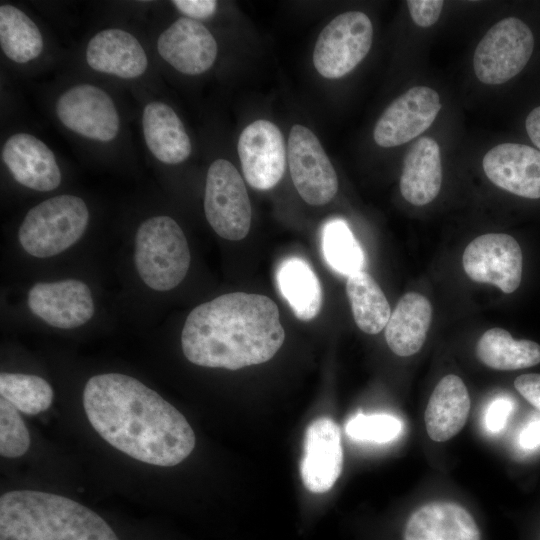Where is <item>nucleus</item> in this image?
Returning a JSON list of instances; mask_svg holds the SVG:
<instances>
[{
  "mask_svg": "<svg viewBox=\"0 0 540 540\" xmlns=\"http://www.w3.org/2000/svg\"><path fill=\"white\" fill-rule=\"evenodd\" d=\"M83 406L95 431L124 454L151 465L171 467L195 447L186 418L157 392L120 373L91 377Z\"/></svg>",
  "mask_w": 540,
  "mask_h": 540,
  "instance_id": "nucleus-1",
  "label": "nucleus"
},
{
  "mask_svg": "<svg viewBox=\"0 0 540 540\" xmlns=\"http://www.w3.org/2000/svg\"><path fill=\"white\" fill-rule=\"evenodd\" d=\"M322 251L326 263L347 277L362 271L365 265L364 252L342 219H332L324 225Z\"/></svg>",
  "mask_w": 540,
  "mask_h": 540,
  "instance_id": "nucleus-29",
  "label": "nucleus"
},
{
  "mask_svg": "<svg viewBox=\"0 0 540 540\" xmlns=\"http://www.w3.org/2000/svg\"><path fill=\"white\" fill-rule=\"evenodd\" d=\"M56 113L68 129L93 140L110 141L119 130L113 100L91 84H79L64 92L57 100Z\"/></svg>",
  "mask_w": 540,
  "mask_h": 540,
  "instance_id": "nucleus-12",
  "label": "nucleus"
},
{
  "mask_svg": "<svg viewBox=\"0 0 540 540\" xmlns=\"http://www.w3.org/2000/svg\"><path fill=\"white\" fill-rule=\"evenodd\" d=\"M534 48L530 28L509 17L496 23L481 39L473 57L476 77L484 84H502L528 63Z\"/></svg>",
  "mask_w": 540,
  "mask_h": 540,
  "instance_id": "nucleus-7",
  "label": "nucleus"
},
{
  "mask_svg": "<svg viewBox=\"0 0 540 540\" xmlns=\"http://www.w3.org/2000/svg\"><path fill=\"white\" fill-rule=\"evenodd\" d=\"M432 321L429 300L415 292L403 295L385 327V339L393 353L408 357L423 346Z\"/></svg>",
  "mask_w": 540,
  "mask_h": 540,
  "instance_id": "nucleus-24",
  "label": "nucleus"
},
{
  "mask_svg": "<svg viewBox=\"0 0 540 540\" xmlns=\"http://www.w3.org/2000/svg\"><path fill=\"white\" fill-rule=\"evenodd\" d=\"M518 445L525 451L540 448V418L531 419L521 428L518 435Z\"/></svg>",
  "mask_w": 540,
  "mask_h": 540,
  "instance_id": "nucleus-37",
  "label": "nucleus"
},
{
  "mask_svg": "<svg viewBox=\"0 0 540 540\" xmlns=\"http://www.w3.org/2000/svg\"><path fill=\"white\" fill-rule=\"evenodd\" d=\"M172 3L188 18L194 20L212 16L217 7L214 0H174Z\"/></svg>",
  "mask_w": 540,
  "mask_h": 540,
  "instance_id": "nucleus-35",
  "label": "nucleus"
},
{
  "mask_svg": "<svg viewBox=\"0 0 540 540\" xmlns=\"http://www.w3.org/2000/svg\"><path fill=\"white\" fill-rule=\"evenodd\" d=\"M346 292L353 317L360 330L377 334L386 327L390 305L377 282L365 271H358L347 278Z\"/></svg>",
  "mask_w": 540,
  "mask_h": 540,
  "instance_id": "nucleus-27",
  "label": "nucleus"
},
{
  "mask_svg": "<svg viewBox=\"0 0 540 540\" xmlns=\"http://www.w3.org/2000/svg\"><path fill=\"white\" fill-rule=\"evenodd\" d=\"M441 183L439 145L430 137H422L411 146L404 158L400 192L410 204L423 206L436 198Z\"/></svg>",
  "mask_w": 540,
  "mask_h": 540,
  "instance_id": "nucleus-22",
  "label": "nucleus"
},
{
  "mask_svg": "<svg viewBox=\"0 0 540 540\" xmlns=\"http://www.w3.org/2000/svg\"><path fill=\"white\" fill-rule=\"evenodd\" d=\"M2 160L21 185L42 192L56 189L61 172L51 149L28 133L12 135L2 149Z\"/></svg>",
  "mask_w": 540,
  "mask_h": 540,
  "instance_id": "nucleus-18",
  "label": "nucleus"
},
{
  "mask_svg": "<svg viewBox=\"0 0 540 540\" xmlns=\"http://www.w3.org/2000/svg\"><path fill=\"white\" fill-rule=\"evenodd\" d=\"M276 282L281 295L299 320L309 321L319 314L323 301L321 284L303 258L291 256L284 259L277 268Z\"/></svg>",
  "mask_w": 540,
  "mask_h": 540,
  "instance_id": "nucleus-25",
  "label": "nucleus"
},
{
  "mask_svg": "<svg viewBox=\"0 0 540 540\" xmlns=\"http://www.w3.org/2000/svg\"><path fill=\"white\" fill-rule=\"evenodd\" d=\"M0 45L10 60L26 63L41 54L43 38L37 25L24 12L10 4H2Z\"/></svg>",
  "mask_w": 540,
  "mask_h": 540,
  "instance_id": "nucleus-28",
  "label": "nucleus"
},
{
  "mask_svg": "<svg viewBox=\"0 0 540 540\" xmlns=\"http://www.w3.org/2000/svg\"><path fill=\"white\" fill-rule=\"evenodd\" d=\"M406 3L414 23L423 28L437 22L444 4L441 0H408Z\"/></svg>",
  "mask_w": 540,
  "mask_h": 540,
  "instance_id": "nucleus-33",
  "label": "nucleus"
},
{
  "mask_svg": "<svg viewBox=\"0 0 540 540\" xmlns=\"http://www.w3.org/2000/svg\"><path fill=\"white\" fill-rule=\"evenodd\" d=\"M345 431L356 441L388 443L401 434L402 422L386 413L368 415L359 413L349 419Z\"/></svg>",
  "mask_w": 540,
  "mask_h": 540,
  "instance_id": "nucleus-31",
  "label": "nucleus"
},
{
  "mask_svg": "<svg viewBox=\"0 0 540 540\" xmlns=\"http://www.w3.org/2000/svg\"><path fill=\"white\" fill-rule=\"evenodd\" d=\"M470 406L463 380L454 374L444 376L435 386L424 414L430 439L444 442L457 435L467 421Z\"/></svg>",
  "mask_w": 540,
  "mask_h": 540,
  "instance_id": "nucleus-21",
  "label": "nucleus"
},
{
  "mask_svg": "<svg viewBox=\"0 0 540 540\" xmlns=\"http://www.w3.org/2000/svg\"><path fill=\"white\" fill-rule=\"evenodd\" d=\"M373 39L369 17L360 11L336 16L321 31L313 52L320 75L338 79L350 73L368 54Z\"/></svg>",
  "mask_w": 540,
  "mask_h": 540,
  "instance_id": "nucleus-8",
  "label": "nucleus"
},
{
  "mask_svg": "<svg viewBox=\"0 0 540 540\" xmlns=\"http://www.w3.org/2000/svg\"><path fill=\"white\" fill-rule=\"evenodd\" d=\"M516 390L540 411V374H523L514 381Z\"/></svg>",
  "mask_w": 540,
  "mask_h": 540,
  "instance_id": "nucleus-36",
  "label": "nucleus"
},
{
  "mask_svg": "<svg viewBox=\"0 0 540 540\" xmlns=\"http://www.w3.org/2000/svg\"><path fill=\"white\" fill-rule=\"evenodd\" d=\"M287 161L293 184L306 203L324 205L334 198L338 190L337 174L320 141L307 127L292 126Z\"/></svg>",
  "mask_w": 540,
  "mask_h": 540,
  "instance_id": "nucleus-9",
  "label": "nucleus"
},
{
  "mask_svg": "<svg viewBox=\"0 0 540 540\" xmlns=\"http://www.w3.org/2000/svg\"><path fill=\"white\" fill-rule=\"evenodd\" d=\"M284 340L275 302L245 292L226 293L198 305L181 333L182 351L191 363L229 370L270 360Z\"/></svg>",
  "mask_w": 540,
  "mask_h": 540,
  "instance_id": "nucleus-2",
  "label": "nucleus"
},
{
  "mask_svg": "<svg viewBox=\"0 0 540 540\" xmlns=\"http://www.w3.org/2000/svg\"><path fill=\"white\" fill-rule=\"evenodd\" d=\"M157 50L179 72L197 75L212 67L218 48L214 36L201 22L181 17L161 33Z\"/></svg>",
  "mask_w": 540,
  "mask_h": 540,
  "instance_id": "nucleus-16",
  "label": "nucleus"
},
{
  "mask_svg": "<svg viewBox=\"0 0 540 540\" xmlns=\"http://www.w3.org/2000/svg\"><path fill=\"white\" fill-rule=\"evenodd\" d=\"M30 446L28 429L18 410L0 398V454L6 458L24 455Z\"/></svg>",
  "mask_w": 540,
  "mask_h": 540,
  "instance_id": "nucleus-32",
  "label": "nucleus"
},
{
  "mask_svg": "<svg viewBox=\"0 0 540 540\" xmlns=\"http://www.w3.org/2000/svg\"><path fill=\"white\" fill-rule=\"evenodd\" d=\"M0 394L18 411L28 415L46 411L54 397L51 385L42 377L7 372L0 375Z\"/></svg>",
  "mask_w": 540,
  "mask_h": 540,
  "instance_id": "nucleus-30",
  "label": "nucleus"
},
{
  "mask_svg": "<svg viewBox=\"0 0 540 540\" xmlns=\"http://www.w3.org/2000/svg\"><path fill=\"white\" fill-rule=\"evenodd\" d=\"M488 179L517 196L540 198V151L524 144L502 143L482 161Z\"/></svg>",
  "mask_w": 540,
  "mask_h": 540,
  "instance_id": "nucleus-17",
  "label": "nucleus"
},
{
  "mask_svg": "<svg viewBox=\"0 0 540 540\" xmlns=\"http://www.w3.org/2000/svg\"><path fill=\"white\" fill-rule=\"evenodd\" d=\"M478 359L495 370H517L540 363V345L531 340H516L502 328H491L480 337Z\"/></svg>",
  "mask_w": 540,
  "mask_h": 540,
  "instance_id": "nucleus-26",
  "label": "nucleus"
},
{
  "mask_svg": "<svg viewBox=\"0 0 540 540\" xmlns=\"http://www.w3.org/2000/svg\"><path fill=\"white\" fill-rule=\"evenodd\" d=\"M522 251L510 235L489 233L476 237L464 250L462 264L467 276L480 283L514 292L522 276Z\"/></svg>",
  "mask_w": 540,
  "mask_h": 540,
  "instance_id": "nucleus-10",
  "label": "nucleus"
},
{
  "mask_svg": "<svg viewBox=\"0 0 540 540\" xmlns=\"http://www.w3.org/2000/svg\"><path fill=\"white\" fill-rule=\"evenodd\" d=\"M513 403L508 398H497L487 407L484 417V423L487 431L490 433L501 432L512 412Z\"/></svg>",
  "mask_w": 540,
  "mask_h": 540,
  "instance_id": "nucleus-34",
  "label": "nucleus"
},
{
  "mask_svg": "<svg viewBox=\"0 0 540 540\" xmlns=\"http://www.w3.org/2000/svg\"><path fill=\"white\" fill-rule=\"evenodd\" d=\"M204 211L212 229L224 239L241 240L250 230L252 209L244 180L225 159L215 160L208 169Z\"/></svg>",
  "mask_w": 540,
  "mask_h": 540,
  "instance_id": "nucleus-6",
  "label": "nucleus"
},
{
  "mask_svg": "<svg viewBox=\"0 0 540 540\" xmlns=\"http://www.w3.org/2000/svg\"><path fill=\"white\" fill-rule=\"evenodd\" d=\"M343 467V449L339 426L321 417L307 427L300 475L305 488L312 493L329 491Z\"/></svg>",
  "mask_w": 540,
  "mask_h": 540,
  "instance_id": "nucleus-15",
  "label": "nucleus"
},
{
  "mask_svg": "<svg viewBox=\"0 0 540 540\" xmlns=\"http://www.w3.org/2000/svg\"><path fill=\"white\" fill-rule=\"evenodd\" d=\"M0 540H119L97 513L67 497L15 490L0 498Z\"/></svg>",
  "mask_w": 540,
  "mask_h": 540,
  "instance_id": "nucleus-3",
  "label": "nucleus"
},
{
  "mask_svg": "<svg viewBox=\"0 0 540 540\" xmlns=\"http://www.w3.org/2000/svg\"><path fill=\"white\" fill-rule=\"evenodd\" d=\"M27 303L34 315L60 329L80 327L94 314L89 287L76 279L36 283L28 292Z\"/></svg>",
  "mask_w": 540,
  "mask_h": 540,
  "instance_id": "nucleus-14",
  "label": "nucleus"
},
{
  "mask_svg": "<svg viewBox=\"0 0 540 540\" xmlns=\"http://www.w3.org/2000/svg\"><path fill=\"white\" fill-rule=\"evenodd\" d=\"M88 221L89 211L80 197L55 196L28 211L19 227L18 240L29 255L48 258L75 244Z\"/></svg>",
  "mask_w": 540,
  "mask_h": 540,
  "instance_id": "nucleus-5",
  "label": "nucleus"
},
{
  "mask_svg": "<svg viewBox=\"0 0 540 540\" xmlns=\"http://www.w3.org/2000/svg\"><path fill=\"white\" fill-rule=\"evenodd\" d=\"M404 540H481L473 516L454 502L437 501L416 509L408 518Z\"/></svg>",
  "mask_w": 540,
  "mask_h": 540,
  "instance_id": "nucleus-19",
  "label": "nucleus"
},
{
  "mask_svg": "<svg viewBox=\"0 0 540 540\" xmlns=\"http://www.w3.org/2000/svg\"><path fill=\"white\" fill-rule=\"evenodd\" d=\"M526 130L534 145L540 150V106L534 108L526 118Z\"/></svg>",
  "mask_w": 540,
  "mask_h": 540,
  "instance_id": "nucleus-38",
  "label": "nucleus"
},
{
  "mask_svg": "<svg viewBox=\"0 0 540 540\" xmlns=\"http://www.w3.org/2000/svg\"><path fill=\"white\" fill-rule=\"evenodd\" d=\"M146 145L161 162L178 164L191 153L190 138L175 111L160 101L148 103L142 115Z\"/></svg>",
  "mask_w": 540,
  "mask_h": 540,
  "instance_id": "nucleus-23",
  "label": "nucleus"
},
{
  "mask_svg": "<svg viewBox=\"0 0 540 540\" xmlns=\"http://www.w3.org/2000/svg\"><path fill=\"white\" fill-rule=\"evenodd\" d=\"M186 236L168 216L145 220L135 235L134 261L141 280L156 291H169L185 278L190 267Z\"/></svg>",
  "mask_w": 540,
  "mask_h": 540,
  "instance_id": "nucleus-4",
  "label": "nucleus"
},
{
  "mask_svg": "<svg viewBox=\"0 0 540 540\" xmlns=\"http://www.w3.org/2000/svg\"><path fill=\"white\" fill-rule=\"evenodd\" d=\"M441 109L438 93L415 86L395 99L378 119L373 137L381 147L402 145L427 130Z\"/></svg>",
  "mask_w": 540,
  "mask_h": 540,
  "instance_id": "nucleus-13",
  "label": "nucleus"
},
{
  "mask_svg": "<svg viewBox=\"0 0 540 540\" xmlns=\"http://www.w3.org/2000/svg\"><path fill=\"white\" fill-rule=\"evenodd\" d=\"M237 151L245 180L252 188L269 190L283 177L287 149L283 134L274 123L260 119L245 127Z\"/></svg>",
  "mask_w": 540,
  "mask_h": 540,
  "instance_id": "nucleus-11",
  "label": "nucleus"
},
{
  "mask_svg": "<svg viewBox=\"0 0 540 540\" xmlns=\"http://www.w3.org/2000/svg\"><path fill=\"white\" fill-rule=\"evenodd\" d=\"M86 61L95 71L124 79L141 76L148 66L146 53L139 41L117 28L102 30L90 39Z\"/></svg>",
  "mask_w": 540,
  "mask_h": 540,
  "instance_id": "nucleus-20",
  "label": "nucleus"
}]
</instances>
